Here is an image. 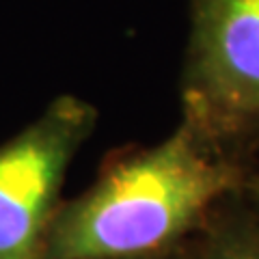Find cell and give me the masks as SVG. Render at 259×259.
Returning a JSON list of instances; mask_svg holds the SVG:
<instances>
[{"label":"cell","mask_w":259,"mask_h":259,"mask_svg":"<svg viewBox=\"0 0 259 259\" xmlns=\"http://www.w3.org/2000/svg\"><path fill=\"white\" fill-rule=\"evenodd\" d=\"M115 259H197L192 248V238L186 240L184 244H177L166 250H156V253H145V255H132V257H115Z\"/></svg>","instance_id":"5b68a950"},{"label":"cell","mask_w":259,"mask_h":259,"mask_svg":"<svg viewBox=\"0 0 259 259\" xmlns=\"http://www.w3.org/2000/svg\"><path fill=\"white\" fill-rule=\"evenodd\" d=\"M182 121L229 156L259 149V0H190Z\"/></svg>","instance_id":"7a4b0ae2"},{"label":"cell","mask_w":259,"mask_h":259,"mask_svg":"<svg viewBox=\"0 0 259 259\" xmlns=\"http://www.w3.org/2000/svg\"><path fill=\"white\" fill-rule=\"evenodd\" d=\"M95 125L91 102L59 95L0 143V259H44L65 177Z\"/></svg>","instance_id":"3957f363"},{"label":"cell","mask_w":259,"mask_h":259,"mask_svg":"<svg viewBox=\"0 0 259 259\" xmlns=\"http://www.w3.org/2000/svg\"><path fill=\"white\" fill-rule=\"evenodd\" d=\"M255 171L180 119L164 141L112 156L84 192L61 201L44 259H115L184 244Z\"/></svg>","instance_id":"6da1fadb"},{"label":"cell","mask_w":259,"mask_h":259,"mask_svg":"<svg viewBox=\"0 0 259 259\" xmlns=\"http://www.w3.org/2000/svg\"><path fill=\"white\" fill-rule=\"evenodd\" d=\"M242 192H244V199L248 201L250 209H253V214L257 216V221H259V168L250 175V180L246 182V186H244V190Z\"/></svg>","instance_id":"8992f818"},{"label":"cell","mask_w":259,"mask_h":259,"mask_svg":"<svg viewBox=\"0 0 259 259\" xmlns=\"http://www.w3.org/2000/svg\"><path fill=\"white\" fill-rule=\"evenodd\" d=\"M242 190L216 205L192 236L197 259H259V221Z\"/></svg>","instance_id":"277c9868"}]
</instances>
